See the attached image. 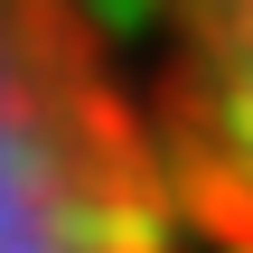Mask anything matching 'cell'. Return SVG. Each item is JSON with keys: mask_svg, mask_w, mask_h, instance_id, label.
I'll list each match as a JSON object with an SVG mask.
<instances>
[{"mask_svg": "<svg viewBox=\"0 0 253 253\" xmlns=\"http://www.w3.org/2000/svg\"><path fill=\"white\" fill-rule=\"evenodd\" d=\"M188 178L75 0H0V253H188Z\"/></svg>", "mask_w": 253, "mask_h": 253, "instance_id": "1", "label": "cell"}, {"mask_svg": "<svg viewBox=\"0 0 253 253\" xmlns=\"http://www.w3.org/2000/svg\"><path fill=\"white\" fill-rule=\"evenodd\" d=\"M160 131L197 225L253 253V0H169Z\"/></svg>", "mask_w": 253, "mask_h": 253, "instance_id": "2", "label": "cell"}]
</instances>
